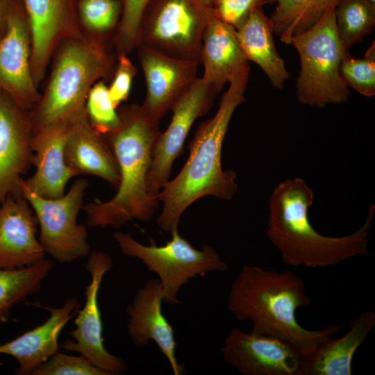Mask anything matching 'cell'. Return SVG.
Here are the masks:
<instances>
[{
	"mask_svg": "<svg viewBox=\"0 0 375 375\" xmlns=\"http://www.w3.org/2000/svg\"><path fill=\"white\" fill-rule=\"evenodd\" d=\"M249 72L247 64L234 74L215 115L198 126L183 167L158 192L157 199L162 203V208L157 223L162 231L171 233L178 229L185 209L203 197L230 200L235 194L237 174L223 169L222 151L233 112L246 101Z\"/></svg>",
	"mask_w": 375,
	"mask_h": 375,
	"instance_id": "1",
	"label": "cell"
},
{
	"mask_svg": "<svg viewBox=\"0 0 375 375\" xmlns=\"http://www.w3.org/2000/svg\"><path fill=\"white\" fill-rule=\"evenodd\" d=\"M310 303L304 282L292 271L244 265L231 284L228 309L238 320L251 321V331L285 340L306 357L342 327L310 330L300 325L297 310Z\"/></svg>",
	"mask_w": 375,
	"mask_h": 375,
	"instance_id": "2",
	"label": "cell"
},
{
	"mask_svg": "<svg viewBox=\"0 0 375 375\" xmlns=\"http://www.w3.org/2000/svg\"><path fill=\"white\" fill-rule=\"evenodd\" d=\"M313 200L312 190L299 177L278 184L269 197L266 235L279 251L283 262L317 268L368 256L374 205H371L358 230L347 235L331 237L319 233L311 224L308 209Z\"/></svg>",
	"mask_w": 375,
	"mask_h": 375,
	"instance_id": "3",
	"label": "cell"
},
{
	"mask_svg": "<svg viewBox=\"0 0 375 375\" xmlns=\"http://www.w3.org/2000/svg\"><path fill=\"white\" fill-rule=\"evenodd\" d=\"M119 128L105 137L116 158L119 183L117 192L105 201L85 204L88 227L119 228L136 219L150 221L158 206L148 189V176L160 123L149 119L141 106L133 104L119 112Z\"/></svg>",
	"mask_w": 375,
	"mask_h": 375,
	"instance_id": "4",
	"label": "cell"
},
{
	"mask_svg": "<svg viewBox=\"0 0 375 375\" xmlns=\"http://www.w3.org/2000/svg\"><path fill=\"white\" fill-rule=\"evenodd\" d=\"M112 60L99 44L72 42L60 52L48 88L32 119L33 133L55 123H69L85 111L95 81L108 74Z\"/></svg>",
	"mask_w": 375,
	"mask_h": 375,
	"instance_id": "5",
	"label": "cell"
},
{
	"mask_svg": "<svg viewBox=\"0 0 375 375\" xmlns=\"http://www.w3.org/2000/svg\"><path fill=\"white\" fill-rule=\"evenodd\" d=\"M289 44L299 56L296 95L301 103L321 108L348 100L350 91L340 74L347 51L337 33L335 8L310 29L292 37Z\"/></svg>",
	"mask_w": 375,
	"mask_h": 375,
	"instance_id": "6",
	"label": "cell"
},
{
	"mask_svg": "<svg viewBox=\"0 0 375 375\" xmlns=\"http://www.w3.org/2000/svg\"><path fill=\"white\" fill-rule=\"evenodd\" d=\"M166 244L145 245L135 240L130 233L115 232L113 235L121 252L127 257L139 259L158 276L164 294L163 301L178 303L181 288L197 276L211 272H225L227 264L211 246L196 249L175 229Z\"/></svg>",
	"mask_w": 375,
	"mask_h": 375,
	"instance_id": "7",
	"label": "cell"
},
{
	"mask_svg": "<svg viewBox=\"0 0 375 375\" xmlns=\"http://www.w3.org/2000/svg\"><path fill=\"white\" fill-rule=\"evenodd\" d=\"M213 9L196 0H150L143 13L138 47L201 64L203 33Z\"/></svg>",
	"mask_w": 375,
	"mask_h": 375,
	"instance_id": "8",
	"label": "cell"
},
{
	"mask_svg": "<svg viewBox=\"0 0 375 375\" xmlns=\"http://www.w3.org/2000/svg\"><path fill=\"white\" fill-rule=\"evenodd\" d=\"M88 185L85 178H79L67 193L49 199L31 190L24 178L19 182L22 193L36 217L39 240L45 253L60 263L71 262L90 253L87 226L77 222Z\"/></svg>",
	"mask_w": 375,
	"mask_h": 375,
	"instance_id": "9",
	"label": "cell"
},
{
	"mask_svg": "<svg viewBox=\"0 0 375 375\" xmlns=\"http://www.w3.org/2000/svg\"><path fill=\"white\" fill-rule=\"evenodd\" d=\"M112 266V260L106 252L92 251L89 253L85 267L90 282L85 287V304L76 312L75 328L70 333L74 341L66 340L61 345L65 351L78 353L110 375L119 374L126 368L123 359L107 351L103 337L98 297L103 278Z\"/></svg>",
	"mask_w": 375,
	"mask_h": 375,
	"instance_id": "10",
	"label": "cell"
},
{
	"mask_svg": "<svg viewBox=\"0 0 375 375\" xmlns=\"http://www.w3.org/2000/svg\"><path fill=\"white\" fill-rule=\"evenodd\" d=\"M218 93L198 77L172 107V120L159 134L153 150L148 176V189L153 197L157 199L169 181L173 162L180 155L194 122L210 109Z\"/></svg>",
	"mask_w": 375,
	"mask_h": 375,
	"instance_id": "11",
	"label": "cell"
},
{
	"mask_svg": "<svg viewBox=\"0 0 375 375\" xmlns=\"http://www.w3.org/2000/svg\"><path fill=\"white\" fill-rule=\"evenodd\" d=\"M221 351L228 363L245 375H300L303 356L292 344L274 336L235 327Z\"/></svg>",
	"mask_w": 375,
	"mask_h": 375,
	"instance_id": "12",
	"label": "cell"
},
{
	"mask_svg": "<svg viewBox=\"0 0 375 375\" xmlns=\"http://www.w3.org/2000/svg\"><path fill=\"white\" fill-rule=\"evenodd\" d=\"M147 93L141 108L152 121L160 123L198 78L200 65L173 58L144 47H138Z\"/></svg>",
	"mask_w": 375,
	"mask_h": 375,
	"instance_id": "13",
	"label": "cell"
},
{
	"mask_svg": "<svg viewBox=\"0 0 375 375\" xmlns=\"http://www.w3.org/2000/svg\"><path fill=\"white\" fill-rule=\"evenodd\" d=\"M24 110L0 90V205L33 165V129Z\"/></svg>",
	"mask_w": 375,
	"mask_h": 375,
	"instance_id": "14",
	"label": "cell"
},
{
	"mask_svg": "<svg viewBox=\"0 0 375 375\" xmlns=\"http://www.w3.org/2000/svg\"><path fill=\"white\" fill-rule=\"evenodd\" d=\"M38 227L21 190L10 194L0 205V268L24 267L45 258Z\"/></svg>",
	"mask_w": 375,
	"mask_h": 375,
	"instance_id": "15",
	"label": "cell"
},
{
	"mask_svg": "<svg viewBox=\"0 0 375 375\" xmlns=\"http://www.w3.org/2000/svg\"><path fill=\"white\" fill-rule=\"evenodd\" d=\"M30 40L28 26L12 7L0 35V90L24 110L36 99Z\"/></svg>",
	"mask_w": 375,
	"mask_h": 375,
	"instance_id": "16",
	"label": "cell"
},
{
	"mask_svg": "<svg viewBox=\"0 0 375 375\" xmlns=\"http://www.w3.org/2000/svg\"><path fill=\"white\" fill-rule=\"evenodd\" d=\"M164 294L158 278L147 281L126 308L129 315L127 330L133 344L144 347L153 341L167 358L174 375L183 373L176 356V342L172 326L163 315Z\"/></svg>",
	"mask_w": 375,
	"mask_h": 375,
	"instance_id": "17",
	"label": "cell"
},
{
	"mask_svg": "<svg viewBox=\"0 0 375 375\" xmlns=\"http://www.w3.org/2000/svg\"><path fill=\"white\" fill-rule=\"evenodd\" d=\"M69 123H55L33 133L32 140L34 174L24 179V184L37 194L58 198L65 192L67 183L78 174L67 165L65 143Z\"/></svg>",
	"mask_w": 375,
	"mask_h": 375,
	"instance_id": "18",
	"label": "cell"
},
{
	"mask_svg": "<svg viewBox=\"0 0 375 375\" xmlns=\"http://www.w3.org/2000/svg\"><path fill=\"white\" fill-rule=\"evenodd\" d=\"M74 297L67 299L58 308L46 307L50 315L42 324L15 339L0 344V354L15 359L17 374L29 375L59 351L58 338L67 322L78 310Z\"/></svg>",
	"mask_w": 375,
	"mask_h": 375,
	"instance_id": "19",
	"label": "cell"
},
{
	"mask_svg": "<svg viewBox=\"0 0 375 375\" xmlns=\"http://www.w3.org/2000/svg\"><path fill=\"white\" fill-rule=\"evenodd\" d=\"M65 156L78 176H95L117 188L119 172L115 154L106 138L91 126L85 111L68 124Z\"/></svg>",
	"mask_w": 375,
	"mask_h": 375,
	"instance_id": "20",
	"label": "cell"
},
{
	"mask_svg": "<svg viewBox=\"0 0 375 375\" xmlns=\"http://www.w3.org/2000/svg\"><path fill=\"white\" fill-rule=\"evenodd\" d=\"M374 324L375 312H362L349 323L344 335L326 339L310 355L303 357L300 375H351L353 356Z\"/></svg>",
	"mask_w": 375,
	"mask_h": 375,
	"instance_id": "21",
	"label": "cell"
},
{
	"mask_svg": "<svg viewBox=\"0 0 375 375\" xmlns=\"http://www.w3.org/2000/svg\"><path fill=\"white\" fill-rule=\"evenodd\" d=\"M201 64V79L219 92L248 64L234 27L217 18L208 25L202 37Z\"/></svg>",
	"mask_w": 375,
	"mask_h": 375,
	"instance_id": "22",
	"label": "cell"
},
{
	"mask_svg": "<svg viewBox=\"0 0 375 375\" xmlns=\"http://www.w3.org/2000/svg\"><path fill=\"white\" fill-rule=\"evenodd\" d=\"M235 31L247 61L257 64L274 88L283 89L290 73L276 50L272 25L262 8L251 11Z\"/></svg>",
	"mask_w": 375,
	"mask_h": 375,
	"instance_id": "23",
	"label": "cell"
},
{
	"mask_svg": "<svg viewBox=\"0 0 375 375\" xmlns=\"http://www.w3.org/2000/svg\"><path fill=\"white\" fill-rule=\"evenodd\" d=\"M31 35V66L35 78L42 75L51 48L60 31L64 0H24Z\"/></svg>",
	"mask_w": 375,
	"mask_h": 375,
	"instance_id": "24",
	"label": "cell"
},
{
	"mask_svg": "<svg viewBox=\"0 0 375 375\" xmlns=\"http://www.w3.org/2000/svg\"><path fill=\"white\" fill-rule=\"evenodd\" d=\"M342 0H276V6L269 20L274 33L282 42L312 27L330 8Z\"/></svg>",
	"mask_w": 375,
	"mask_h": 375,
	"instance_id": "25",
	"label": "cell"
},
{
	"mask_svg": "<svg viewBox=\"0 0 375 375\" xmlns=\"http://www.w3.org/2000/svg\"><path fill=\"white\" fill-rule=\"evenodd\" d=\"M53 262L46 258L21 268H0V323L7 321L12 307L37 293Z\"/></svg>",
	"mask_w": 375,
	"mask_h": 375,
	"instance_id": "26",
	"label": "cell"
},
{
	"mask_svg": "<svg viewBox=\"0 0 375 375\" xmlns=\"http://www.w3.org/2000/svg\"><path fill=\"white\" fill-rule=\"evenodd\" d=\"M335 12L337 33L347 51L375 25V3L365 0H342Z\"/></svg>",
	"mask_w": 375,
	"mask_h": 375,
	"instance_id": "27",
	"label": "cell"
},
{
	"mask_svg": "<svg viewBox=\"0 0 375 375\" xmlns=\"http://www.w3.org/2000/svg\"><path fill=\"white\" fill-rule=\"evenodd\" d=\"M85 111L91 126L104 137L120 126L119 113L110 98L108 86L103 81L94 84L90 90Z\"/></svg>",
	"mask_w": 375,
	"mask_h": 375,
	"instance_id": "28",
	"label": "cell"
},
{
	"mask_svg": "<svg viewBox=\"0 0 375 375\" xmlns=\"http://www.w3.org/2000/svg\"><path fill=\"white\" fill-rule=\"evenodd\" d=\"M122 9L119 0H83L80 7L85 24L98 33L110 32L119 25Z\"/></svg>",
	"mask_w": 375,
	"mask_h": 375,
	"instance_id": "29",
	"label": "cell"
},
{
	"mask_svg": "<svg viewBox=\"0 0 375 375\" xmlns=\"http://www.w3.org/2000/svg\"><path fill=\"white\" fill-rule=\"evenodd\" d=\"M341 76L348 87L365 97L375 94V60L355 58L347 51L340 64Z\"/></svg>",
	"mask_w": 375,
	"mask_h": 375,
	"instance_id": "30",
	"label": "cell"
},
{
	"mask_svg": "<svg viewBox=\"0 0 375 375\" xmlns=\"http://www.w3.org/2000/svg\"><path fill=\"white\" fill-rule=\"evenodd\" d=\"M32 375H110L81 355L57 352L35 369Z\"/></svg>",
	"mask_w": 375,
	"mask_h": 375,
	"instance_id": "31",
	"label": "cell"
},
{
	"mask_svg": "<svg viewBox=\"0 0 375 375\" xmlns=\"http://www.w3.org/2000/svg\"><path fill=\"white\" fill-rule=\"evenodd\" d=\"M149 1L122 0V14L116 37L120 53L138 47L141 19Z\"/></svg>",
	"mask_w": 375,
	"mask_h": 375,
	"instance_id": "32",
	"label": "cell"
},
{
	"mask_svg": "<svg viewBox=\"0 0 375 375\" xmlns=\"http://www.w3.org/2000/svg\"><path fill=\"white\" fill-rule=\"evenodd\" d=\"M275 2L276 0H218L212 9L217 19L236 28L251 11Z\"/></svg>",
	"mask_w": 375,
	"mask_h": 375,
	"instance_id": "33",
	"label": "cell"
},
{
	"mask_svg": "<svg viewBox=\"0 0 375 375\" xmlns=\"http://www.w3.org/2000/svg\"><path fill=\"white\" fill-rule=\"evenodd\" d=\"M136 71L126 53H119L112 81L108 87L110 98L116 108L128 99Z\"/></svg>",
	"mask_w": 375,
	"mask_h": 375,
	"instance_id": "34",
	"label": "cell"
},
{
	"mask_svg": "<svg viewBox=\"0 0 375 375\" xmlns=\"http://www.w3.org/2000/svg\"><path fill=\"white\" fill-rule=\"evenodd\" d=\"M11 8L10 0H0V35L4 31L6 19Z\"/></svg>",
	"mask_w": 375,
	"mask_h": 375,
	"instance_id": "35",
	"label": "cell"
},
{
	"mask_svg": "<svg viewBox=\"0 0 375 375\" xmlns=\"http://www.w3.org/2000/svg\"><path fill=\"white\" fill-rule=\"evenodd\" d=\"M367 58L374 60H375V46H374V42L372 44V45L367 49L365 56Z\"/></svg>",
	"mask_w": 375,
	"mask_h": 375,
	"instance_id": "36",
	"label": "cell"
},
{
	"mask_svg": "<svg viewBox=\"0 0 375 375\" xmlns=\"http://www.w3.org/2000/svg\"><path fill=\"white\" fill-rule=\"evenodd\" d=\"M201 6L212 9L218 0H196Z\"/></svg>",
	"mask_w": 375,
	"mask_h": 375,
	"instance_id": "37",
	"label": "cell"
},
{
	"mask_svg": "<svg viewBox=\"0 0 375 375\" xmlns=\"http://www.w3.org/2000/svg\"><path fill=\"white\" fill-rule=\"evenodd\" d=\"M365 1H369L371 3H375V0H365Z\"/></svg>",
	"mask_w": 375,
	"mask_h": 375,
	"instance_id": "38",
	"label": "cell"
}]
</instances>
